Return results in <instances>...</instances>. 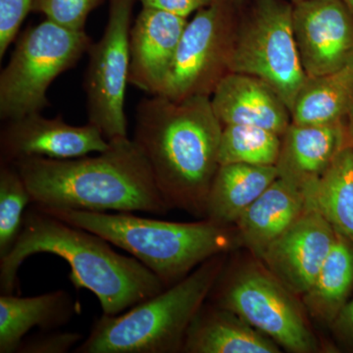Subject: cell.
Returning a JSON list of instances; mask_svg holds the SVG:
<instances>
[{
  "mask_svg": "<svg viewBox=\"0 0 353 353\" xmlns=\"http://www.w3.org/2000/svg\"><path fill=\"white\" fill-rule=\"evenodd\" d=\"M222 130L206 95L174 101L153 94L139 102L132 139L169 208L205 217Z\"/></svg>",
  "mask_w": 353,
  "mask_h": 353,
  "instance_id": "obj_1",
  "label": "cell"
},
{
  "mask_svg": "<svg viewBox=\"0 0 353 353\" xmlns=\"http://www.w3.org/2000/svg\"><path fill=\"white\" fill-rule=\"evenodd\" d=\"M111 245L99 234L68 224L32 204L26 211L17 241L0 259V292L14 294L20 267L39 253L63 259L71 267L72 284L90 290L103 314H120L166 289L148 267L134 257L116 252Z\"/></svg>",
  "mask_w": 353,
  "mask_h": 353,
  "instance_id": "obj_2",
  "label": "cell"
},
{
  "mask_svg": "<svg viewBox=\"0 0 353 353\" xmlns=\"http://www.w3.org/2000/svg\"><path fill=\"white\" fill-rule=\"evenodd\" d=\"M97 157H30L13 163L41 208L164 215L171 209L134 139L109 141Z\"/></svg>",
  "mask_w": 353,
  "mask_h": 353,
  "instance_id": "obj_3",
  "label": "cell"
},
{
  "mask_svg": "<svg viewBox=\"0 0 353 353\" xmlns=\"http://www.w3.org/2000/svg\"><path fill=\"white\" fill-rule=\"evenodd\" d=\"M37 208L122 248L148 267L165 288L187 277L211 257L241 246L236 226L208 219L181 223L141 217L132 212Z\"/></svg>",
  "mask_w": 353,
  "mask_h": 353,
  "instance_id": "obj_4",
  "label": "cell"
},
{
  "mask_svg": "<svg viewBox=\"0 0 353 353\" xmlns=\"http://www.w3.org/2000/svg\"><path fill=\"white\" fill-rule=\"evenodd\" d=\"M226 255L211 257L175 285L120 314L97 318L73 352H182L190 325L224 270Z\"/></svg>",
  "mask_w": 353,
  "mask_h": 353,
  "instance_id": "obj_5",
  "label": "cell"
},
{
  "mask_svg": "<svg viewBox=\"0 0 353 353\" xmlns=\"http://www.w3.org/2000/svg\"><path fill=\"white\" fill-rule=\"evenodd\" d=\"M92 39L46 19L26 30L8 64L0 74V118L4 122L50 106L48 90L53 81L88 52Z\"/></svg>",
  "mask_w": 353,
  "mask_h": 353,
  "instance_id": "obj_6",
  "label": "cell"
},
{
  "mask_svg": "<svg viewBox=\"0 0 353 353\" xmlns=\"http://www.w3.org/2000/svg\"><path fill=\"white\" fill-rule=\"evenodd\" d=\"M209 296L211 303L238 315L288 352L319 350L305 307L264 265H246L227 275L223 270Z\"/></svg>",
  "mask_w": 353,
  "mask_h": 353,
  "instance_id": "obj_7",
  "label": "cell"
},
{
  "mask_svg": "<svg viewBox=\"0 0 353 353\" xmlns=\"http://www.w3.org/2000/svg\"><path fill=\"white\" fill-rule=\"evenodd\" d=\"M292 9L282 0H260L252 17L233 32L226 61L228 73L268 83L290 111L307 79L294 39Z\"/></svg>",
  "mask_w": 353,
  "mask_h": 353,
  "instance_id": "obj_8",
  "label": "cell"
},
{
  "mask_svg": "<svg viewBox=\"0 0 353 353\" xmlns=\"http://www.w3.org/2000/svg\"><path fill=\"white\" fill-rule=\"evenodd\" d=\"M101 39L88 48L85 72L88 123L108 141L128 138L125 97L129 83L130 32L134 0H109Z\"/></svg>",
  "mask_w": 353,
  "mask_h": 353,
  "instance_id": "obj_9",
  "label": "cell"
},
{
  "mask_svg": "<svg viewBox=\"0 0 353 353\" xmlns=\"http://www.w3.org/2000/svg\"><path fill=\"white\" fill-rule=\"evenodd\" d=\"M233 30L225 0H213L188 21L160 95L181 101L210 97L223 76Z\"/></svg>",
  "mask_w": 353,
  "mask_h": 353,
  "instance_id": "obj_10",
  "label": "cell"
},
{
  "mask_svg": "<svg viewBox=\"0 0 353 353\" xmlns=\"http://www.w3.org/2000/svg\"><path fill=\"white\" fill-rule=\"evenodd\" d=\"M292 27L306 76L332 73L353 57V16L343 0L296 2Z\"/></svg>",
  "mask_w": 353,
  "mask_h": 353,
  "instance_id": "obj_11",
  "label": "cell"
},
{
  "mask_svg": "<svg viewBox=\"0 0 353 353\" xmlns=\"http://www.w3.org/2000/svg\"><path fill=\"white\" fill-rule=\"evenodd\" d=\"M109 141L101 130L88 123L73 126L61 116L46 118L30 114L7 121L0 131V162L15 163L24 158L69 159L105 152Z\"/></svg>",
  "mask_w": 353,
  "mask_h": 353,
  "instance_id": "obj_12",
  "label": "cell"
},
{
  "mask_svg": "<svg viewBox=\"0 0 353 353\" xmlns=\"http://www.w3.org/2000/svg\"><path fill=\"white\" fill-rule=\"evenodd\" d=\"M336 231L318 211L305 210L271 243L259 261L272 275L297 296H303L314 283L328 256Z\"/></svg>",
  "mask_w": 353,
  "mask_h": 353,
  "instance_id": "obj_13",
  "label": "cell"
},
{
  "mask_svg": "<svg viewBox=\"0 0 353 353\" xmlns=\"http://www.w3.org/2000/svg\"><path fill=\"white\" fill-rule=\"evenodd\" d=\"M187 23L180 16L143 7L130 32V85L159 94Z\"/></svg>",
  "mask_w": 353,
  "mask_h": 353,
  "instance_id": "obj_14",
  "label": "cell"
},
{
  "mask_svg": "<svg viewBox=\"0 0 353 353\" xmlns=\"http://www.w3.org/2000/svg\"><path fill=\"white\" fill-rule=\"evenodd\" d=\"M211 95L213 111L223 126L248 125L283 136L292 124V114L282 97L256 77L229 72Z\"/></svg>",
  "mask_w": 353,
  "mask_h": 353,
  "instance_id": "obj_15",
  "label": "cell"
},
{
  "mask_svg": "<svg viewBox=\"0 0 353 353\" xmlns=\"http://www.w3.org/2000/svg\"><path fill=\"white\" fill-rule=\"evenodd\" d=\"M352 145L347 118L324 125L292 123L282 136L279 176L303 187L322 175L341 150Z\"/></svg>",
  "mask_w": 353,
  "mask_h": 353,
  "instance_id": "obj_16",
  "label": "cell"
},
{
  "mask_svg": "<svg viewBox=\"0 0 353 353\" xmlns=\"http://www.w3.org/2000/svg\"><path fill=\"white\" fill-rule=\"evenodd\" d=\"M303 188L278 176L236 221L241 246L261 259L271 243L277 240L304 212Z\"/></svg>",
  "mask_w": 353,
  "mask_h": 353,
  "instance_id": "obj_17",
  "label": "cell"
},
{
  "mask_svg": "<svg viewBox=\"0 0 353 353\" xmlns=\"http://www.w3.org/2000/svg\"><path fill=\"white\" fill-rule=\"evenodd\" d=\"M185 353H279L273 340L238 315L204 303L185 334Z\"/></svg>",
  "mask_w": 353,
  "mask_h": 353,
  "instance_id": "obj_18",
  "label": "cell"
},
{
  "mask_svg": "<svg viewBox=\"0 0 353 353\" xmlns=\"http://www.w3.org/2000/svg\"><path fill=\"white\" fill-rule=\"evenodd\" d=\"M78 303L64 290H53L41 296H0V353H15L32 329H60L68 324Z\"/></svg>",
  "mask_w": 353,
  "mask_h": 353,
  "instance_id": "obj_19",
  "label": "cell"
},
{
  "mask_svg": "<svg viewBox=\"0 0 353 353\" xmlns=\"http://www.w3.org/2000/svg\"><path fill=\"white\" fill-rule=\"evenodd\" d=\"M278 176L276 165H222L209 192L204 219L234 226Z\"/></svg>",
  "mask_w": 353,
  "mask_h": 353,
  "instance_id": "obj_20",
  "label": "cell"
},
{
  "mask_svg": "<svg viewBox=\"0 0 353 353\" xmlns=\"http://www.w3.org/2000/svg\"><path fill=\"white\" fill-rule=\"evenodd\" d=\"M353 104V57L340 69L307 77L290 114L296 125H324L347 118Z\"/></svg>",
  "mask_w": 353,
  "mask_h": 353,
  "instance_id": "obj_21",
  "label": "cell"
},
{
  "mask_svg": "<svg viewBox=\"0 0 353 353\" xmlns=\"http://www.w3.org/2000/svg\"><path fill=\"white\" fill-rule=\"evenodd\" d=\"M303 190L306 205L353 245V145L341 150L327 170Z\"/></svg>",
  "mask_w": 353,
  "mask_h": 353,
  "instance_id": "obj_22",
  "label": "cell"
},
{
  "mask_svg": "<svg viewBox=\"0 0 353 353\" xmlns=\"http://www.w3.org/2000/svg\"><path fill=\"white\" fill-rule=\"evenodd\" d=\"M353 290V245L336 232V239L314 283L303 296L309 314L331 325Z\"/></svg>",
  "mask_w": 353,
  "mask_h": 353,
  "instance_id": "obj_23",
  "label": "cell"
},
{
  "mask_svg": "<svg viewBox=\"0 0 353 353\" xmlns=\"http://www.w3.org/2000/svg\"><path fill=\"white\" fill-rule=\"evenodd\" d=\"M281 145L282 136L277 132L248 125H227L221 134L219 164L276 165Z\"/></svg>",
  "mask_w": 353,
  "mask_h": 353,
  "instance_id": "obj_24",
  "label": "cell"
},
{
  "mask_svg": "<svg viewBox=\"0 0 353 353\" xmlns=\"http://www.w3.org/2000/svg\"><path fill=\"white\" fill-rule=\"evenodd\" d=\"M29 204L31 194L17 167L0 162V259L17 241Z\"/></svg>",
  "mask_w": 353,
  "mask_h": 353,
  "instance_id": "obj_25",
  "label": "cell"
},
{
  "mask_svg": "<svg viewBox=\"0 0 353 353\" xmlns=\"http://www.w3.org/2000/svg\"><path fill=\"white\" fill-rule=\"evenodd\" d=\"M103 0H34L32 11L74 31H85L88 15Z\"/></svg>",
  "mask_w": 353,
  "mask_h": 353,
  "instance_id": "obj_26",
  "label": "cell"
},
{
  "mask_svg": "<svg viewBox=\"0 0 353 353\" xmlns=\"http://www.w3.org/2000/svg\"><path fill=\"white\" fill-rule=\"evenodd\" d=\"M83 340L78 332L44 330L22 341L18 353H67L75 350Z\"/></svg>",
  "mask_w": 353,
  "mask_h": 353,
  "instance_id": "obj_27",
  "label": "cell"
},
{
  "mask_svg": "<svg viewBox=\"0 0 353 353\" xmlns=\"http://www.w3.org/2000/svg\"><path fill=\"white\" fill-rule=\"evenodd\" d=\"M34 0H0V59L17 38Z\"/></svg>",
  "mask_w": 353,
  "mask_h": 353,
  "instance_id": "obj_28",
  "label": "cell"
},
{
  "mask_svg": "<svg viewBox=\"0 0 353 353\" xmlns=\"http://www.w3.org/2000/svg\"><path fill=\"white\" fill-rule=\"evenodd\" d=\"M212 1L213 0H141L143 7L158 9L185 19H188L190 14L197 12L199 9L208 6Z\"/></svg>",
  "mask_w": 353,
  "mask_h": 353,
  "instance_id": "obj_29",
  "label": "cell"
},
{
  "mask_svg": "<svg viewBox=\"0 0 353 353\" xmlns=\"http://www.w3.org/2000/svg\"><path fill=\"white\" fill-rule=\"evenodd\" d=\"M332 326L336 338L353 350V299L343 306Z\"/></svg>",
  "mask_w": 353,
  "mask_h": 353,
  "instance_id": "obj_30",
  "label": "cell"
},
{
  "mask_svg": "<svg viewBox=\"0 0 353 353\" xmlns=\"http://www.w3.org/2000/svg\"><path fill=\"white\" fill-rule=\"evenodd\" d=\"M348 127H350V134H352V145H353V104L350 108V112L347 115Z\"/></svg>",
  "mask_w": 353,
  "mask_h": 353,
  "instance_id": "obj_31",
  "label": "cell"
},
{
  "mask_svg": "<svg viewBox=\"0 0 353 353\" xmlns=\"http://www.w3.org/2000/svg\"><path fill=\"white\" fill-rule=\"evenodd\" d=\"M343 2L353 16V0H343Z\"/></svg>",
  "mask_w": 353,
  "mask_h": 353,
  "instance_id": "obj_32",
  "label": "cell"
},
{
  "mask_svg": "<svg viewBox=\"0 0 353 353\" xmlns=\"http://www.w3.org/2000/svg\"><path fill=\"white\" fill-rule=\"evenodd\" d=\"M301 1V0H296V2Z\"/></svg>",
  "mask_w": 353,
  "mask_h": 353,
  "instance_id": "obj_33",
  "label": "cell"
}]
</instances>
